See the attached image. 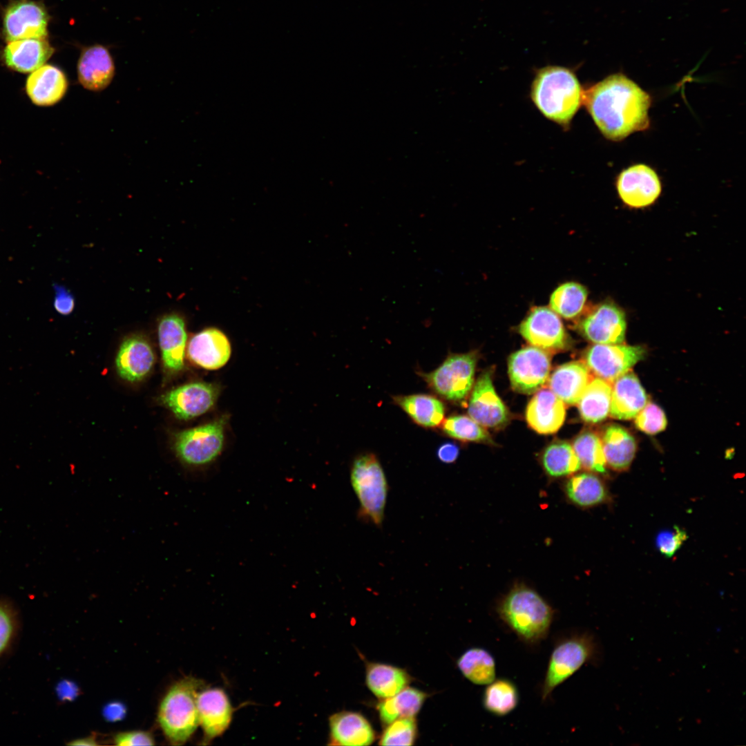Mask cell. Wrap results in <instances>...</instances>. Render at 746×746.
I'll list each match as a JSON object with an SVG mask.
<instances>
[{"instance_id": "1", "label": "cell", "mask_w": 746, "mask_h": 746, "mask_svg": "<svg viewBox=\"0 0 746 746\" xmlns=\"http://www.w3.org/2000/svg\"><path fill=\"white\" fill-rule=\"evenodd\" d=\"M583 103L607 139L619 141L649 126L651 97L624 75H610L591 86Z\"/></svg>"}, {"instance_id": "2", "label": "cell", "mask_w": 746, "mask_h": 746, "mask_svg": "<svg viewBox=\"0 0 746 746\" xmlns=\"http://www.w3.org/2000/svg\"><path fill=\"white\" fill-rule=\"evenodd\" d=\"M496 611L519 640L528 645H536L548 636L554 618L551 606L536 591L521 584L501 599Z\"/></svg>"}, {"instance_id": "3", "label": "cell", "mask_w": 746, "mask_h": 746, "mask_svg": "<svg viewBox=\"0 0 746 746\" xmlns=\"http://www.w3.org/2000/svg\"><path fill=\"white\" fill-rule=\"evenodd\" d=\"M583 90L575 74L559 66L539 69L531 85L530 96L548 119L566 126L584 102Z\"/></svg>"}, {"instance_id": "4", "label": "cell", "mask_w": 746, "mask_h": 746, "mask_svg": "<svg viewBox=\"0 0 746 746\" xmlns=\"http://www.w3.org/2000/svg\"><path fill=\"white\" fill-rule=\"evenodd\" d=\"M202 687L200 680L184 678L175 682L162 699L157 721L171 745L185 743L199 725L197 697Z\"/></svg>"}, {"instance_id": "5", "label": "cell", "mask_w": 746, "mask_h": 746, "mask_svg": "<svg viewBox=\"0 0 746 746\" xmlns=\"http://www.w3.org/2000/svg\"><path fill=\"white\" fill-rule=\"evenodd\" d=\"M350 481L359 503L358 519L381 528L388 492L383 469L372 453L356 457L350 470Z\"/></svg>"}, {"instance_id": "6", "label": "cell", "mask_w": 746, "mask_h": 746, "mask_svg": "<svg viewBox=\"0 0 746 746\" xmlns=\"http://www.w3.org/2000/svg\"><path fill=\"white\" fill-rule=\"evenodd\" d=\"M598 652L597 641L589 632L575 633L557 642L551 653L542 682V700H546L556 687L583 665L595 660Z\"/></svg>"}, {"instance_id": "7", "label": "cell", "mask_w": 746, "mask_h": 746, "mask_svg": "<svg viewBox=\"0 0 746 746\" xmlns=\"http://www.w3.org/2000/svg\"><path fill=\"white\" fill-rule=\"evenodd\" d=\"M225 419L179 432L174 436L173 450L184 465L200 467L213 462L224 443Z\"/></svg>"}, {"instance_id": "8", "label": "cell", "mask_w": 746, "mask_h": 746, "mask_svg": "<svg viewBox=\"0 0 746 746\" xmlns=\"http://www.w3.org/2000/svg\"><path fill=\"white\" fill-rule=\"evenodd\" d=\"M476 363L475 353L452 354L436 370L422 376L441 397L457 401L466 398L473 387Z\"/></svg>"}, {"instance_id": "9", "label": "cell", "mask_w": 746, "mask_h": 746, "mask_svg": "<svg viewBox=\"0 0 746 746\" xmlns=\"http://www.w3.org/2000/svg\"><path fill=\"white\" fill-rule=\"evenodd\" d=\"M641 346L596 343L586 351L584 363L590 372L611 384L644 358Z\"/></svg>"}, {"instance_id": "10", "label": "cell", "mask_w": 746, "mask_h": 746, "mask_svg": "<svg viewBox=\"0 0 746 746\" xmlns=\"http://www.w3.org/2000/svg\"><path fill=\"white\" fill-rule=\"evenodd\" d=\"M549 352L528 346L513 354L508 359V375L513 388L523 394L541 389L548 379L551 370Z\"/></svg>"}, {"instance_id": "11", "label": "cell", "mask_w": 746, "mask_h": 746, "mask_svg": "<svg viewBox=\"0 0 746 746\" xmlns=\"http://www.w3.org/2000/svg\"><path fill=\"white\" fill-rule=\"evenodd\" d=\"M519 332L532 346L548 352L564 350L568 344L564 325L551 309L535 307L519 325Z\"/></svg>"}, {"instance_id": "12", "label": "cell", "mask_w": 746, "mask_h": 746, "mask_svg": "<svg viewBox=\"0 0 746 746\" xmlns=\"http://www.w3.org/2000/svg\"><path fill=\"white\" fill-rule=\"evenodd\" d=\"M48 19L45 7L37 1H13L3 15V34L8 41L46 38Z\"/></svg>"}, {"instance_id": "13", "label": "cell", "mask_w": 746, "mask_h": 746, "mask_svg": "<svg viewBox=\"0 0 746 746\" xmlns=\"http://www.w3.org/2000/svg\"><path fill=\"white\" fill-rule=\"evenodd\" d=\"M218 394V388L214 384L192 382L164 393L160 402L178 419L189 420L207 412L214 405Z\"/></svg>"}, {"instance_id": "14", "label": "cell", "mask_w": 746, "mask_h": 746, "mask_svg": "<svg viewBox=\"0 0 746 746\" xmlns=\"http://www.w3.org/2000/svg\"><path fill=\"white\" fill-rule=\"evenodd\" d=\"M624 312L615 304L606 302L590 309L579 322L581 334L589 341L599 344H619L626 332Z\"/></svg>"}, {"instance_id": "15", "label": "cell", "mask_w": 746, "mask_h": 746, "mask_svg": "<svg viewBox=\"0 0 746 746\" xmlns=\"http://www.w3.org/2000/svg\"><path fill=\"white\" fill-rule=\"evenodd\" d=\"M617 189L622 200L633 208L653 204L661 192V184L656 172L644 164H637L624 170L617 180Z\"/></svg>"}, {"instance_id": "16", "label": "cell", "mask_w": 746, "mask_h": 746, "mask_svg": "<svg viewBox=\"0 0 746 746\" xmlns=\"http://www.w3.org/2000/svg\"><path fill=\"white\" fill-rule=\"evenodd\" d=\"M468 412L483 427L499 428L507 423L508 410L495 392L490 372L480 375L474 385Z\"/></svg>"}, {"instance_id": "17", "label": "cell", "mask_w": 746, "mask_h": 746, "mask_svg": "<svg viewBox=\"0 0 746 746\" xmlns=\"http://www.w3.org/2000/svg\"><path fill=\"white\" fill-rule=\"evenodd\" d=\"M155 361L154 352L149 341L140 335L134 334L122 341L116 356L115 366L122 379L136 383L147 376Z\"/></svg>"}, {"instance_id": "18", "label": "cell", "mask_w": 746, "mask_h": 746, "mask_svg": "<svg viewBox=\"0 0 746 746\" xmlns=\"http://www.w3.org/2000/svg\"><path fill=\"white\" fill-rule=\"evenodd\" d=\"M231 349L229 339L220 330L203 329L189 340L186 354L195 365L206 370H218L229 361Z\"/></svg>"}, {"instance_id": "19", "label": "cell", "mask_w": 746, "mask_h": 746, "mask_svg": "<svg viewBox=\"0 0 746 746\" xmlns=\"http://www.w3.org/2000/svg\"><path fill=\"white\" fill-rule=\"evenodd\" d=\"M115 73L113 57L106 47L96 44L82 48L77 63V78L85 89L93 92L106 89Z\"/></svg>"}, {"instance_id": "20", "label": "cell", "mask_w": 746, "mask_h": 746, "mask_svg": "<svg viewBox=\"0 0 746 746\" xmlns=\"http://www.w3.org/2000/svg\"><path fill=\"white\" fill-rule=\"evenodd\" d=\"M199 725L205 740L221 735L230 725L232 707L225 692L219 688L200 691L197 697Z\"/></svg>"}, {"instance_id": "21", "label": "cell", "mask_w": 746, "mask_h": 746, "mask_svg": "<svg viewBox=\"0 0 746 746\" xmlns=\"http://www.w3.org/2000/svg\"><path fill=\"white\" fill-rule=\"evenodd\" d=\"M157 334L164 370L171 374L180 372L184 367L187 339L183 318L176 314L162 316Z\"/></svg>"}, {"instance_id": "22", "label": "cell", "mask_w": 746, "mask_h": 746, "mask_svg": "<svg viewBox=\"0 0 746 746\" xmlns=\"http://www.w3.org/2000/svg\"><path fill=\"white\" fill-rule=\"evenodd\" d=\"M566 416L564 403L549 388L539 389L530 401L526 419L530 427L539 434L556 432Z\"/></svg>"}, {"instance_id": "23", "label": "cell", "mask_w": 746, "mask_h": 746, "mask_svg": "<svg viewBox=\"0 0 746 746\" xmlns=\"http://www.w3.org/2000/svg\"><path fill=\"white\" fill-rule=\"evenodd\" d=\"M612 384L610 416L620 420L635 418L647 403V395L637 376L628 371Z\"/></svg>"}, {"instance_id": "24", "label": "cell", "mask_w": 746, "mask_h": 746, "mask_svg": "<svg viewBox=\"0 0 746 746\" xmlns=\"http://www.w3.org/2000/svg\"><path fill=\"white\" fill-rule=\"evenodd\" d=\"M593 376L584 362L577 361L557 367L548 379L549 389L564 404H577Z\"/></svg>"}, {"instance_id": "25", "label": "cell", "mask_w": 746, "mask_h": 746, "mask_svg": "<svg viewBox=\"0 0 746 746\" xmlns=\"http://www.w3.org/2000/svg\"><path fill=\"white\" fill-rule=\"evenodd\" d=\"M64 73L52 65H44L33 71L26 81V92L38 106H51L59 102L68 89Z\"/></svg>"}, {"instance_id": "26", "label": "cell", "mask_w": 746, "mask_h": 746, "mask_svg": "<svg viewBox=\"0 0 746 746\" xmlns=\"http://www.w3.org/2000/svg\"><path fill=\"white\" fill-rule=\"evenodd\" d=\"M53 51L46 38H32L10 41L3 55L9 68L21 73H30L42 66Z\"/></svg>"}, {"instance_id": "27", "label": "cell", "mask_w": 746, "mask_h": 746, "mask_svg": "<svg viewBox=\"0 0 746 746\" xmlns=\"http://www.w3.org/2000/svg\"><path fill=\"white\" fill-rule=\"evenodd\" d=\"M332 744L345 746L369 745L375 739L374 730L361 714L342 711L329 718Z\"/></svg>"}, {"instance_id": "28", "label": "cell", "mask_w": 746, "mask_h": 746, "mask_svg": "<svg viewBox=\"0 0 746 746\" xmlns=\"http://www.w3.org/2000/svg\"><path fill=\"white\" fill-rule=\"evenodd\" d=\"M601 441L606 464L615 471L628 470L637 451L633 435L620 425L611 424L604 430Z\"/></svg>"}, {"instance_id": "29", "label": "cell", "mask_w": 746, "mask_h": 746, "mask_svg": "<svg viewBox=\"0 0 746 746\" xmlns=\"http://www.w3.org/2000/svg\"><path fill=\"white\" fill-rule=\"evenodd\" d=\"M611 385L599 377L592 379L577 403L582 420L597 423L606 419L610 412Z\"/></svg>"}, {"instance_id": "30", "label": "cell", "mask_w": 746, "mask_h": 746, "mask_svg": "<svg viewBox=\"0 0 746 746\" xmlns=\"http://www.w3.org/2000/svg\"><path fill=\"white\" fill-rule=\"evenodd\" d=\"M395 402L418 425L433 428L439 425L444 419L445 408L437 398L424 394L399 396Z\"/></svg>"}, {"instance_id": "31", "label": "cell", "mask_w": 746, "mask_h": 746, "mask_svg": "<svg viewBox=\"0 0 746 746\" xmlns=\"http://www.w3.org/2000/svg\"><path fill=\"white\" fill-rule=\"evenodd\" d=\"M366 684L378 698H390L407 687L410 676L403 669L381 663H369L366 668Z\"/></svg>"}, {"instance_id": "32", "label": "cell", "mask_w": 746, "mask_h": 746, "mask_svg": "<svg viewBox=\"0 0 746 746\" xmlns=\"http://www.w3.org/2000/svg\"><path fill=\"white\" fill-rule=\"evenodd\" d=\"M571 502L589 508L606 501L608 491L602 480L591 472H582L569 478L564 486Z\"/></svg>"}, {"instance_id": "33", "label": "cell", "mask_w": 746, "mask_h": 746, "mask_svg": "<svg viewBox=\"0 0 746 746\" xmlns=\"http://www.w3.org/2000/svg\"><path fill=\"white\" fill-rule=\"evenodd\" d=\"M457 666L463 676L477 685H487L496 677V664L487 650L473 647L466 650L457 660Z\"/></svg>"}, {"instance_id": "34", "label": "cell", "mask_w": 746, "mask_h": 746, "mask_svg": "<svg viewBox=\"0 0 746 746\" xmlns=\"http://www.w3.org/2000/svg\"><path fill=\"white\" fill-rule=\"evenodd\" d=\"M426 694L412 687H405L394 696L385 698L378 706L381 721L388 725L401 718L414 717L420 710Z\"/></svg>"}, {"instance_id": "35", "label": "cell", "mask_w": 746, "mask_h": 746, "mask_svg": "<svg viewBox=\"0 0 746 746\" xmlns=\"http://www.w3.org/2000/svg\"><path fill=\"white\" fill-rule=\"evenodd\" d=\"M519 693L516 685L507 678L495 679L487 685L482 697L485 710L496 716H504L518 705Z\"/></svg>"}, {"instance_id": "36", "label": "cell", "mask_w": 746, "mask_h": 746, "mask_svg": "<svg viewBox=\"0 0 746 746\" xmlns=\"http://www.w3.org/2000/svg\"><path fill=\"white\" fill-rule=\"evenodd\" d=\"M542 464L551 477L571 475L581 468L573 446L565 441H556L546 447L542 456Z\"/></svg>"}, {"instance_id": "37", "label": "cell", "mask_w": 746, "mask_h": 746, "mask_svg": "<svg viewBox=\"0 0 746 746\" xmlns=\"http://www.w3.org/2000/svg\"><path fill=\"white\" fill-rule=\"evenodd\" d=\"M588 291L582 285L569 282L559 286L550 298L551 309L566 319L578 317L584 311Z\"/></svg>"}, {"instance_id": "38", "label": "cell", "mask_w": 746, "mask_h": 746, "mask_svg": "<svg viewBox=\"0 0 746 746\" xmlns=\"http://www.w3.org/2000/svg\"><path fill=\"white\" fill-rule=\"evenodd\" d=\"M572 446L581 467L595 473H606L601 438L595 432L584 431L580 433Z\"/></svg>"}, {"instance_id": "39", "label": "cell", "mask_w": 746, "mask_h": 746, "mask_svg": "<svg viewBox=\"0 0 746 746\" xmlns=\"http://www.w3.org/2000/svg\"><path fill=\"white\" fill-rule=\"evenodd\" d=\"M442 429L447 435L462 441L491 442L490 437L484 427L465 415L448 417L443 423Z\"/></svg>"}, {"instance_id": "40", "label": "cell", "mask_w": 746, "mask_h": 746, "mask_svg": "<svg viewBox=\"0 0 746 746\" xmlns=\"http://www.w3.org/2000/svg\"><path fill=\"white\" fill-rule=\"evenodd\" d=\"M414 717L398 718L388 725L379 741L381 745H412L416 736Z\"/></svg>"}, {"instance_id": "41", "label": "cell", "mask_w": 746, "mask_h": 746, "mask_svg": "<svg viewBox=\"0 0 746 746\" xmlns=\"http://www.w3.org/2000/svg\"><path fill=\"white\" fill-rule=\"evenodd\" d=\"M635 425L640 431L650 435L665 430L667 425L666 415L662 409L653 402L647 403L635 417Z\"/></svg>"}, {"instance_id": "42", "label": "cell", "mask_w": 746, "mask_h": 746, "mask_svg": "<svg viewBox=\"0 0 746 746\" xmlns=\"http://www.w3.org/2000/svg\"><path fill=\"white\" fill-rule=\"evenodd\" d=\"M687 532L678 526L658 533L656 545L658 551L665 557H672L687 539Z\"/></svg>"}, {"instance_id": "43", "label": "cell", "mask_w": 746, "mask_h": 746, "mask_svg": "<svg viewBox=\"0 0 746 746\" xmlns=\"http://www.w3.org/2000/svg\"><path fill=\"white\" fill-rule=\"evenodd\" d=\"M17 620L11 606L0 602V658L11 645L17 632Z\"/></svg>"}, {"instance_id": "44", "label": "cell", "mask_w": 746, "mask_h": 746, "mask_svg": "<svg viewBox=\"0 0 746 746\" xmlns=\"http://www.w3.org/2000/svg\"><path fill=\"white\" fill-rule=\"evenodd\" d=\"M115 744L121 746L153 745L154 738L148 731L135 730L120 732L113 738Z\"/></svg>"}, {"instance_id": "45", "label": "cell", "mask_w": 746, "mask_h": 746, "mask_svg": "<svg viewBox=\"0 0 746 746\" xmlns=\"http://www.w3.org/2000/svg\"><path fill=\"white\" fill-rule=\"evenodd\" d=\"M54 307L61 315L70 314L75 307V299L72 294L65 287L55 285Z\"/></svg>"}, {"instance_id": "46", "label": "cell", "mask_w": 746, "mask_h": 746, "mask_svg": "<svg viewBox=\"0 0 746 746\" xmlns=\"http://www.w3.org/2000/svg\"><path fill=\"white\" fill-rule=\"evenodd\" d=\"M459 447L453 443H443L437 451L438 459L444 463L455 462L459 456Z\"/></svg>"}, {"instance_id": "47", "label": "cell", "mask_w": 746, "mask_h": 746, "mask_svg": "<svg viewBox=\"0 0 746 746\" xmlns=\"http://www.w3.org/2000/svg\"><path fill=\"white\" fill-rule=\"evenodd\" d=\"M103 714L108 721H117L124 717L126 707L120 702H111L104 707Z\"/></svg>"}, {"instance_id": "48", "label": "cell", "mask_w": 746, "mask_h": 746, "mask_svg": "<svg viewBox=\"0 0 746 746\" xmlns=\"http://www.w3.org/2000/svg\"><path fill=\"white\" fill-rule=\"evenodd\" d=\"M56 689L58 696L61 700H72L77 696V686L69 680L60 682Z\"/></svg>"}, {"instance_id": "49", "label": "cell", "mask_w": 746, "mask_h": 746, "mask_svg": "<svg viewBox=\"0 0 746 746\" xmlns=\"http://www.w3.org/2000/svg\"><path fill=\"white\" fill-rule=\"evenodd\" d=\"M68 745H98V743H97V739L95 738V737L93 736H88V737H85V738H78V739H76V740H73L70 741V743H68Z\"/></svg>"}]
</instances>
